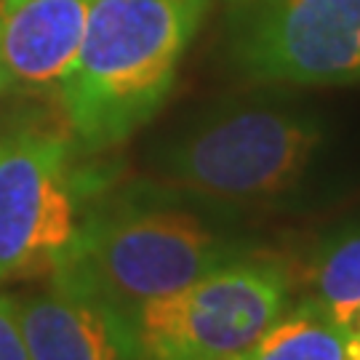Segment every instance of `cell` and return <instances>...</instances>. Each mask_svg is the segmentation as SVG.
I'll return each mask as SVG.
<instances>
[{"label":"cell","instance_id":"cell-5","mask_svg":"<svg viewBox=\"0 0 360 360\" xmlns=\"http://www.w3.org/2000/svg\"><path fill=\"white\" fill-rule=\"evenodd\" d=\"M230 53L262 83H360V0H238Z\"/></svg>","mask_w":360,"mask_h":360},{"label":"cell","instance_id":"cell-4","mask_svg":"<svg viewBox=\"0 0 360 360\" xmlns=\"http://www.w3.org/2000/svg\"><path fill=\"white\" fill-rule=\"evenodd\" d=\"M291 278L267 257H240L129 318L142 360H232L288 309Z\"/></svg>","mask_w":360,"mask_h":360},{"label":"cell","instance_id":"cell-13","mask_svg":"<svg viewBox=\"0 0 360 360\" xmlns=\"http://www.w3.org/2000/svg\"><path fill=\"white\" fill-rule=\"evenodd\" d=\"M0 94H3V91H0Z\"/></svg>","mask_w":360,"mask_h":360},{"label":"cell","instance_id":"cell-10","mask_svg":"<svg viewBox=\"0 0 360 360\" xmlns=\"http://www.w3.org/2000/svg\"><path fill=\"white\" fill-rule=\"evenodd\" d=\"M307 299L347 328L360 307V221L334 230L312 251L307 264Z\"/></svg>","mask_w":360,"mask_h":360},{"label":"cell","instance_id":"cell-14","mask_svg":"<svg viewBox=\"0 0 360 360\" xmlns=\"http://www.w3.org/2000/svg\"><path fill=\"white\" fill-rule=\"evenodd\" d=\"M235 3H238V0H235Z\"/></svg>","mask_w":360,"mask_h":360},{"label":"cell","instance_id":"cell-1","mask_svg":"<svg viewBox=\"0 0 360 360\" xmlns=\"http://www.w3.org/2000/svg\"><path fill=\"white\" fill-rule=\"evenodd\" d=\"M254 254L240 214L160 181L134 184L102 200L77 224L51 270L53 285L131 318L147 302Z\"/></svg>","mask_w":360,"mask_h":360},{"label":"cell","instance_id":"cell-3","mask_svg":"<svg viewBox=\"0 0 360 360\" xmlns=\"http://www.w3.org/2000/svg\"><path fill=\"white\" fill-rule=\"evenodd\" d=\"M206 6L208 0H91L80 49L59 83L80 144L115 147L158 115Z\"/></svg>","mask_w":360,"mask_h":360},{"label":"cell","instance_id":"cell-11","mask_svg":"<svg viewBox=\"0 0 360 360\" xmlns=\"http://www.w3.org/2000/svg\"><path fill=\"white\" fill-rule=\"evenodd\" d=\"M0 360H32L19 323V302L8 294H0Z\"/></svg>","mask_w":360,"mask_h":360},{"label":"cell","instance_id":"cell-6","mask_svg":"<svg viewBox=\"0 0 360 360\" xmlns=\"http://www.w3.org/2000/svg\"><path fill=\"white\" fill-rule=\"evenodd\" d=\"M77 232L70 144L53 131L0 136V281L51 272Z\"/></svg>","mask_w":360,"mask_h":360},{"label":"cell","instance_id":"cell-12","mask_svg":"<svg viewBox=\"0 0 360 360\" xmlns=\"http://www.w3.org/2000/svg\"><path fill=\"white\" fill-rule=\"evenodd\" d=\"M0 3H16V0H0Z\"/></svg>","mask_w":360,"mask_h":360},{"label":"cell","instance_id":"cell-7","mask_svg":"<svg viewBox=\"0 0 360 360\" xmlns=\"http://www.w3.org/2000/svg\"><path fill=\"white\" fill-rule=\"evenodd\" d=\"M91 0L0 3V91L59 89L86 32Z\"/></svg>","mask_w":360,"mask_h":360},{"label":"cell","instance_id":"cell-8","mask_svg":"<svg viewBox=\"0 0 360 360\" xmlns=\"http://www.w3.org/2000/svg\"><path fill=\"white\" fill-rule=\"evenodd\" d=\"M19 323L32 360H142L129 318L56 285L19 299Z\"/></svg>","mask_w":360,"mask_h":360},{"label":"cell","instance_id":"cell-9","mask_svg":"<svg viewBox=\"0 0 360 360\" xmlns=\"http://www.w3.org/2000/svg\"><path fill=\"white\" fill-rule=\"evenodd\" d=\"M349 339L345 326L304 299L232 360H345Z\"/></svg>","mask_w":360,"mask_h":360},{"label":"cell","instance_id":"cell-2","mask_svg":"<svg viewBox=\"0 0 360 360\" xmlns=\"http://www.w3.org/2000/svg\"><path fill=\"white\" fill-rule=\"evenodd\" d=\"M331 153L328 123L285 99H235L200 110L150 153L153 179L230 211L307 200Z\"/></svg>","mask_w":360,"mask_h":360}]
</instances>
